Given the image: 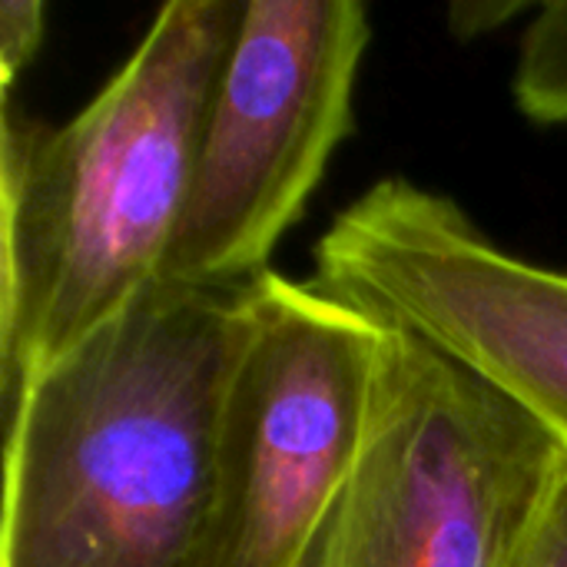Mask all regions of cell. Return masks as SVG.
<instances>
[{
    "label": "cell",
    "instance_id": "obj_4",
    "mask_svg": "<svg viewBox=\"0 0 567 567\" xmlns=\"http://www.w3.org/2000/svg\"><path fill=\"white\" fill-rule=\"evenodd\" d=\"M369 40L359 0H246L163 282L246 286L269 272L276 243L352 130Z\"/></svg>",
    "mask_w": 567,
    "mask_h": 567
},
{
    "label": "cell",
    "instance_id": "obj_9",
    "mask_svg": "<svg viewBox=\"0 0 567 567\" xmlns=\"http://www.w3.org/2000/svg\"><path fill=\"white\" fill-rule=\"evenodd\" d=\"M47 7L43 0H3L0 3V80L3 90L13 86L20 70L30 66L43 43Z\"/></svg>",
    "mask_w": 567,
    "mask_h": 567
},
{
    "label": "cell",
    "instance_id": "obj_5",
    "mask_svg": "<svg viewBox=\"0 0 567 567\" xmlns=\"http://www.w3.org/2000/svg\"><path fill=\"white\" fill-rule=\"evenodd\" d=\"M382 326L316 282L252 289L196 567H309L372 405Z\"/></svg>",
    "mask_w": 567,
    "mask_h": 567
},
{
    "label": "cell",
    "instance_id": "obj_3",
    "mask_svg": "<svg viewBox=\"0 0 567 567\" xmlns=\"http://www.w3.org/2000/svg\"><path fill=\"white\" fill-rule=\"evenodd\" d=\"M558 455L495 385L385 329L359 458L309 567H512Z\"/></svg>",
    "mask_w": 567,
    "mask_h": 567
},
{
    "label": "cell",
    "instance_id": "obj_7",
    "mask_svg": "<svg viewBox=\"0 0 567 567\" xmlns=\"http://www.w3.org/2000/svg\"><path fill=\"white\" fill-rule=\"evenodd\" d=\"M515 100L535 123H567V0L535 7L522 33Z\"/></svg>",
    "mask_w": 567,
    "mask_h": 567
},
{
    "label": "cell",
    "instance_id": "obj_8",
    "mask_svg": "<svg viewBox=\"0 0 567 567\" xmlns=\"http://www.w3.org/2000/svg\"><path fill=\"white\" fill-rule=\"evenodd\" d=\"M512 567H567V449L548 475Z\"/></svg>",
    "mask_w": 567,
    "mask_h": 567
},
{
    "label": "cell",
    "instance_id": "obj_6",
    "mask_svg": "<svg viewBox=\"0 0 567 567\" xmlns=\"http://www.w3.org/2000/svg\"><path fill=\"white\" fill-rule=\"evenodd\" d=\"M312 282L472 369L567 449V276L505 252L449 196L379 179L319 239Z\"/></svg>",
    "mask_w": 567,
    "mask_h": 567
},
{
    "label": "cell",
    "instance_id": "obj_10",
    "mask_svg": "<svg viewBox=\"0 0 567 567\" xmlns=\"http://www.w3.org/2000/svg\"><path fill=\"white\" fill-rule=\"evenodd\" d=\"M522 10H528V3H495V0H478V3H452L449 7V30L462 40L482 37L498 30L502 23H508L512 17H518Z\"/></svg>",
    "mask_w": 567,
    "mask_h": 567
},
{
    "label": "cell",
    "instance_id": "obj_1",
    "mask_svg": "<svg viewBox=\"0 0 567 567\" xmlns=\"http://www.w3.org/2000/svg\"><path fill=\"white\" fill-rule=\"evenodd\" d=\"M256 282L156 279L33 375L3 415L0 567H196Z\"/></svg>",
    "mask_w": 567,
    "mask_h": 567
},
{
    "label": "cell",
    "instance_id": "obj_2",
    "mask_svg": "<svg viewBox=\"0 0 567 567\" xmlns=\"http://www.w3.org/2000/svg\"><path fill=\"white\" fill-rule=\"evenodd\" d=\"M243 10L246 0H173L76 116L40 126L7 113L3 415L40 369L159 279Z\"/></svg>",
    "mask_w": 567,
    "mask_h": 567
}]
</instances>
